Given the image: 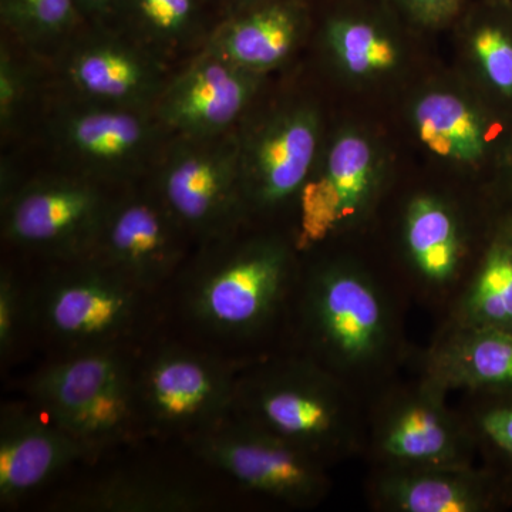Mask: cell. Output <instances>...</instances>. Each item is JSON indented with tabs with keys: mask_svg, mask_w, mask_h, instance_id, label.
<instances>
[{
	"mask_svg": "<svg viewBox=\"0 0 512 512\" xmlns=\"http://www.w3.org/2000/svg\"><path fill=\"white\" fill-rule=\"evenodd\" d=\"M237 232L201 245L165 293L185 338L227 355L261 339L289 311L301 272L295 242L238 241Z\"/></svg>",
	"mask_w": 512,
	"mask_h": 512,
	"instance_id": "cell-1",
	"label": "cell"
},
{
	"mask_svg": "<svg viewBox=\"0 0 512 512\" xmlns=\"http://www.w3.org/2000/svg\"><path fill=\"white\" fill-rule=\"evenodd\" d=\"M30 282L32 336L53 357L141 348L160 332L163 295L147 291L93 255L49 262Z\"/></svg>",
	"mask_w": 512,
	"mask_h": 512,
	"instance_id": "cell-2",
	"label": "cell"
},
{
	"mask_svg": "<svg viewBox=\"0 0 512 512\" xmlns=\"http://www.w3.org/2000/svg\"><path fill=\"white\" fill-rule=\"evenodd\" d=\"M232 414L328 466L365 450L366 416L352 386L299 352L245 362Z\"/></svg>",
	"mask_w": 512,
	"mask_h": 512,
	"instance_id": "cell-3",
	"label": "cell"
},
{
	"mask_svg": "<svg viewBox=\"0 0 512 512\" xmlns=\"http://www.w3.org/2000/svg\"><path fill=\"white\" fill-rule=\"evenodd\" d=\"M299 353L352 386L394 359L397 325L389 296L366 269L320 261L299 272L291 306Z\"/></svg>",
	"mask_w": 512,
	"mask_h": 512,
	"instance_id": "cell-4",
	"label": "cell"
},
{
	"mask_svg": "<svg viewBox=\"0 0 512 512\" xmlns=\"http://www.w3.org/2000/svg\"><path fill=\"white\" fill-rule=\"evenodd\" d=\"M245 362L190 338L153 336L137 357L136 400L146 439H190L234 412Z\"/></svg>",
	"mask_w": 512,
	"mask_h": 512,
	"instance_id": "cell-5",
	"label": "cell"
},
{
	"mask_svg": "<svg viewBox=\"0 0 512 512\" xmlns=\"http://www.w3.org/2000/svg\"><path fill=\"white\" fill-rule=\"evenodd\" d=\"M141 348L52 357L29 377L26 397L103 456L111 448L144 440L136 400Z\"/></svg>",
	"mask_w": 512,
	"mask_h": 512,
	"instance_id": "cell-6",
	"label": "cell"
},
{
	"mask_svg": "<svg viewBox=\"0 0 512 512\" xmlns=\"http://www.w3.org/2000/svg\"><path fill=\"white\" fill-rule=\"evenodd\" d=\"M184 444L204 466L288 507H315L330 490L328 464L234 414Z\"/></svg>",
	"mask_w": 512,
	"mask_h": 512,
	"instance_id": "cell-7",
	"label": "cell"
},
{
	"mask_svg": "<svg viewBox=\"0 0 512 512\" xmlns=\"http://www.w3.org/2000/svg\"><path fill=\"white\" fill-rule=\"evenodd\" d=\"M365 448L375 468L477 463L463 416L448 406L447 393L423 376L377 399L366 417Z\"/></svg>",
	"mask_w": 512,
	"mask_h": 512,
	"instance_id": "cell-8",
	"label": "cell"
},
{
	"mask_svg": "<svg viewBox=\"0 0 512 512\" xmlns=\"http://www.w3.org/2000/svg\"><path fill=\"white\" fill-rule=\"evenodd\" d=\"M113 198L86 178L33 181L3 198V237L49 262L90 255Z\"/></svg>",
	"mask_w": 512,
	"mask_h": 512,
	"instance_id": "cell-9",
	"label": "cell"
},
{
	"mask_svg": "<svg viewBox=\"0 0 512 512\" xmlns=\"http://www.w3.org/2000/svg\"><path fill=\"white\" fill-rule=\"evenodd\" d=\"M192 138L158 174L154 191L198 245L237 232L248 218L242 194L239 146Z\"/></svg>",
	"mask_w": 512,
	"mask_h": 512,
	"instance_id": "cell-10",
	"label": "cell"
},
{
	"mask_svg": "<svg viewBox=\"0 0 512 512\" xmlns=\"http://www.w3.org/2000/svg\"><path fill=\"white\" fill-rule=\"evenodd\" d=\"M187 238L156 191L126 194L111 201L90 255L165 298L188 262Z\"/></svg>",
	"mask_w": 512,
	"mask_h": 512,
	"instance_id": "cell-11",
	"label": "cell"
},
{
	"mask_svg": "<svg viewBox=\"0 0 512 512\" xmlns=\"http://www.w3.org/2000/svg\"><path fill=\"white\" fill-rule=\"evenodd\" d=\"M379 175L369 140L355 131L340 134L296 200L298 251H312L362 221L375 200Z\"/></svg>",
	"mask_w": 512,
	"mask_h": 512,
	"instance_id": "cell-12",
	"label": "cell"
},
{
	"mask_svg": "<svg viewBox=\"0 0 512 512\" xmlns=\"http://www.w3.org/2000/svg\"><path fill=\"white\" fill-rule=\"evenodd\" d=\"M103 454L60 426L32 400L0 409V505L16 507L77 464L93 466Z\"/></svg>",
	"mask_w": 512,
	"mask_h": 512,
	"instance_id": "cell-13",
	"label": "cell"
},
{
	"mask_svg": "<svg viewBox=\"0 0 512 512\" xmlns=\"http://www.w3.org/2000/svg\"><path fill=\"white\" fill-rule=\"evenodd\" d=\"M318 141V114L309 107H296L276 114L239 146L248 215L298 200L312 173Z\"/></svg>",
	"mask_w": 512,
	"mask_h": 512,
	"instance_id": "cell-14",
	"label": "cell"
},
{
	"mask_svg": "<svg viewBox=\"0 0 512 512\" xmlns=\"http://www.w3.org/2000/svg\"><path fill=\"white\" fill-rule=\"evenodd\" d=\"M370 505L383 512H495L512 507L497 477L481 464L375 468Z\"/></svg>",
	"mask_w": 512,
	"mask_h": 512,
	"instance_id": "cell-15",
	"label": "cell"
},
{
	"mask_svg": "<svg viewBox=\"0 0 512 512\" xmlns=\"http://www.w3.org/2000/svg\"><path fill=\"white\" fill-rule=\"evenodd\" d=\"M258 86V74L207 52L158 99L165 126L192 138L220 137L239 119Z\"/></svg>",
	"mask_w": 512,
	"mask_h": 512,
	"instance_id": "cell-16",
	"label": "cell"
},
{
	"mask_svg": "<svg viewBox=\"0 0 512 512\" xmlns=\"http://www.w3.org/2000/svg\"><path fill=\"white\" fill-rule=\"evenodd\" d=\"M214 504V495L190 477L136 468L63 491L50 507L63 512H200Z\"/></svg>",
	"mask_w": 512,
	"mask_h": 512,
	"instance_id": "cell-17",
	"label": "cell"
},
{
	"mask_svg": "<svg viewBox=\"0 0 512 512\" xmlns=\"http://www.w3.org/2000/svg\"><path fill=\"white\" fill-rule=\"evenodd\" d=\"M421 376L450 392L512 390V332L446 325L423 359Z\"/></svg>",
	"mask_w": 512,
	"mask_h": 512,
	"instance_id": "cell-18",
	"label": "cell"
},
{
	"mask_svg": "<svg viewBox=\"0 0 512 512\" xmlns=\"http://www.w3.org/2000/svg\"><path fill=\"white\" fill-rule=\"evenodd\" d=\"M403 247L414 278L431 293L456 292L467 245L456 211L434 195H417L404 212Z\"/></svg>",
	"mask_w": 512,
	"mask_h": 512,
	"instance_id": "cell-19",
	"label": "cell"
},
{
	"mask_svg": "<svg viewBox=\"0 0 512 512\" xmlns=\"http://www.w3.org/2000/svg\"><path fill=\"white\" fill-rule=\"evenodd\" d=\"M305 25L302 0H268L235 13L212 37L208 52L259 74L291 55Z\"/></svg>",
	"mask_w": 512,
	"mask_h": 512,
	"instance_id": "cell-20",
	"label": "cell"
},
{
	"mask_svg": "<svg viewBox=\"0 0 512 512\" xmlns=\"http://www.w3.org/2000/svg\"><path fill=\"white\" fill-rule=\"evenodd\" d=\"M67 76L87 99L110 106L140 109L160 90L154 63L117 40H100L77 50L67 64Z\"/></svg>",
	"mask_w": 512,
	"mask_h": 512,
	"instance_id": "cell-21",
	"label": "cell"
},
{
	"mask_svg": "<svg viewBox=\"0 0 512 512\" xmlns=\"http://www.w3.org/2000/svg\"><path fill=\"white\" fill-rule=\"evenodd\" d=\"M62 140L69 151L100 171H121L136 163L153 143L154 130L140 109L84 107L63 119Z\"/></svg>",
	"mask_w": 512,
	"mask_h": 512,
	"instance_id": "cell-22",
	"label": "cell"
},
{
	"mask_svg": "<svg viewBox=\"0 0 512 512\" xmlns=\"http://www.w3.org/2000/svg\"><path fill=\"white\" fill-rule=\"evenodd\" d=\"M456 94L421 97L413 111L417 136L431 153L458 163L481 164L500 150L503 124Z\"/></svg>",
	"mask_w": 512,
	"mask_h": 512,
	"instance_id": "cell-23",
	"label": "cell"
},
{
	"mask_svg": "<svg viewBox=\"0 0 512 512\" xmlns=\"http://www.w3.org/2000/svg\"><path fill=\"white\" fill-rule=\"evenodd\" d=\"M448 325L512 332V239L491 231L480 258L458 289Z\"/></svg>",
	"mask_w": 512,
	"mask_h": 512,
	"instance_id": "cell-24",
	"label": "cell"
},
{
	"mask_svg": "<svg viewBox=\"0 0 512 512\" xmlns=\"http://www.w3.org/2000/svg\"><path fill=\"white\" fill-rule=\"evenodd\" d=\"M468 46L498 114L512 116V0H485L470 20Z\"/></svg>",
	"mask_w": 512,
	"mask_h": 512,
	"instance_id": "cell-25",
	"label": "cell"
},
{
	"mask_svg": "<svg viewBox=\"0 0 512 512\" xmlns=\"http://www.w3.org/2000/svg\"><path fill=\"white\" fill-rule=\"evenodd\" d=\"M326 43L345 72L379 76L399 63V50L382 23L359 12H340L325 25Z\"/></svg>",
	"mask_w": 512,
	"mask_h": 512,
	"instance_id": "cell-26",
	"label": "cell"
},
{
	"mask_svg": "<svg viewBox=\"0 0 512 512\" xmlns=\"http://www.w3.org/2000/svg\"><path fill=\"white\" fill-rule=\"evenodd\" d=\"M466 421L476 447L477 460L490 470L512 500V390L466 393Z\"/></svg>",
	"mask_w": 512,
	"mask_h": 512,
	"instance_id": "cell-27",
	"label": "cell"
},
{
	"mask_svg": "<svg viewBox=\"0 0 512 512\" xmlns=\"http://www.w3.org/2000/svg\"><path fill=\"white\" fill-rule=\"evenodd\" d=\"M77 0H0L3 25L28 42L66 35L80 18Z\"/></svg>",
	"mask_w": 512,
	"mask_h": 512,
	"instance_id": "cell-28",
	"label": "cell"
},
{
	"mask_svg": "<svg viewBox=\"0 0 512 512\" xmlns=\"http://www.w3.org/2000/svg\"><path fill=\"white\" fill-rule=\"evenodd\" d=\"M120 8L140 32L160 43L183 39L197 18V0H120Z\"/></svg>",
	"mask_w": 512,
	"mask_h": 512,
	"instance_id": "cell-29",
	"label": "cell"
},
{
	"mask_svg": "<svg viewBox=\"0 0 512 512\" xmlns=\"http://www.w3.org/2000/svg\"><path fill=\"white\" fill-rule=\"evenodd\" d=\"M32 336L29 282L23 281L10 266L0 271V359H16L23 343Z\"/></svg>",
	"mask_w": 512,
	"mask_h": 512,
	"instance_id": "cell-30",
	"label": "cell"
},
{
	"mask_svg": "<svg viewBox=\"0 0 512 512\" xmlns=\"http://www.w3.org/2000/svg\"><path fill=\"white\" fill-rule=\"evenodd\" d=\"M25 94V74L3 49L0 57V121H2L3 130L9 128L18 116Z\"/></svg>",
	"mask_w": 512,
	"mask_h": 512,
	"instance_id": "cell-31",
	"label": "cell"
},
{
	"mask_svg": "<svg viewBox=\"0 0 512 512\" xmlns=\"http://www.w3.org/2000/svg\"><path fill=\"white\" fill-rule=\"evenodd\" d=\"M409 18L429 28L453 22L463 12L466 0H390Z\"/></svg>",
	"mask_w": 512,
	"mask_h": 512,
	"instance_id": "cell-32",
	"label": "cell"
},
{
	"mask_svg": "<svg viewBox=\"0 0 512 512\" xmlns=\"http://www.w3.org/2000/svg\"><path fill=\"white\" fill-rule=\"evenodd\" d=\"M505 185H507V191H505L507 202L495 220L493 229L512 239V178L505 177Z\"/></svg>",
	"mask_w": 512,
	"mask_h": 512,
	"instance_id": "cell-33",
	"label": "cell"
},
{
	"mask_svg": "<svg viewBox=\"0 0 512 512\" xmlns=\"http://www.w3.org/2000/svg\"><path fill=\"white\" fill-rule=\"evenodd\" d=\"M77 2L83 13L101 18L117 10L120 0H77Z\"/></svg>",
	"mask_w": 512,
	"mask_h": 512,
	"instance_id": "cell-34",
	"label": "cell"
},
{
	"mask_svg": "<svg viewBox=\"0 0 512 512\" xmlns=\"http://www.w3.org/2000/svg\"><path fill=\"white\" fill-rule=\"evenodd\" d=\"M228 2L231 3L234 8H237V12H239V10L252 8V6L259 5V3L268 2V0H228Z\"/></svg>",
	"mask_w": 512,
	"mask_h": 512,
	"instance_id": "cell-35",
	"label": "cell"
},
{
	"mask_svg": "<svg viewBox=\"0 0 512 512\" xmlns=\"http://www.w3.org/2000/svg\"><path fill=\"white\" fill-rule=\"evenodd\" d=\"M503 174L505 177L512 178V156L510 158V161H508V164L505 165Z\"/></svg>",
	"mask_w": 512,
	"mask_h": 512,
	"instance_id": "cell-36",
	"label": "cell"
}]
</instances>
